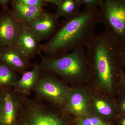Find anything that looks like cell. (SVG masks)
<instances>
[{
	"mask_svg": "<svg viewBox=\"0 0 125 125\" xmlns=\"http://www.w3.org/2000/svg\"><path fill=\"white\" fill-rule=\"evenodd\" d=\"M20 78L14 71L0 62V87L13 88Z\"/></svg>",
	"mask_w": 125,
	"mask_h": 125,
	"instance_id": "cell-17",
	"label": "cell"
},
{
	"mask_svg": "<svg viewBox=\"0 0 125 125\" xmlns=\"http://www.w3.org/2000/svg\"><path fill=\"white\" fill-rule=\"evenodd\" d=\"M59 18L55 14L44 10L38 17L24 24L42 41L50 39L58 26Z\"/></svg>",
	"mask_w": 125,
	"mask_h": 125,
	"instance_id": "cell-9",
	"label": "cell"
},
{
	"mask_svg": "<svg viewBox=\"0 0 125 125\" xmlns=\"http://www.w3.org/2000/svg\"><path fill=\"white\" fill-rule=\"evenodd\" d=\"M19 1L24 4L30 6L43 9L47 4L45 0H19Z\"/></svg>",
	"mask_w": 125,
	"mask_h": 125,
	"instance_id": "cell-19",
	"label": "cell"
},
{
	"mask_svg": "<svg viewBox=\"0 0 125 125\" xmlns=\"http://www.w3.org/2000/svg\"><path fill=\"white\" fill-rule=\"evenodd\" d=\"M99 23L121 46L125 45V0H102Z\"/></svg>",
	"mask_w": 125,
	"mask_h": 125,
	"instance_id": "cell-5",
	"label": "cell"
},
{
	"mask_svg": "<svg viewBox=\"0 0 125 125\" xmlns=\"http://www.w3.org/2000/svg\"><path fill=\"white\" fill-rule=\"evenodd\" d=\"M24 25L15 19L8 6L2 7L0 11V49L16 47Z\"/></svg>",
	"mask_w": 125,
	"mask_h": 125,
	"instance_id": "cell-8",
	"label": "cell"
},
{
	"mask_svg": "<svg viewBox=\"0 0 125 125\" xmlns=\"http://www.w3.org/2000/svg\"><path fill=\"white\" fill-rule=\"evenodd\" d=\"M70 89L55 74L42 72L33 91L38 100L63 110Z\"/></svg>",
	"mask_w": 125,
	"mask_h": 125,
	"instance_id": "cell-6",
	"label": "cell"
},
{
	"mask_svg": "<svg viewBox=\"0 0 125 125\" xmlns=\"http://www.w3.org/2000/svg\"><path fill=\"white\" fill-rule=\"evenodd\" d=\"M38 64L42 72L59 75L64 80L72 81L85 78L89 73V64L84 48L75 49L60 57L45 58Z\"/></svg>",
	"mask_w": 125,
	"mask_h": 125,
	"instance_id": "cell-3",
	"label": "cell"
},
{
	"mask_svg": "<svg viewBox=\"0 0 125 125\" xmlns=\"http://www.w3.org/2000/svg\"><path fill=\"white\" fill-rule=\"evenodd\" d=\"M121 94L116 103L119 115H125V93Z\"/></svg>",
	"mask_w": 125,
	"mask_h": 125,
	"instance_id": "cell-20",
	"label": "cell"
},
{
	"mask_svg": "<svg viewBox=\"0 0 125 125\" xmlns=\"http://www.w3.org/2000/svg\"><path fill=\"white\" fill-rule=\"evenodd\" d=\"M11 14L19 22L25 24L37 18L44 10L24 4L19 0H11L10 2Z\"/></svg>",
	"mask_w": 125,
	"mask_h": 125,
	"instance_id": "cell-14",
	"label": "cell"
},
{
	"mask_svg": "<svg viewBox=\"0 0 125 125\" xmlns=\"http://www.w3.org/2000/svg\"><path fill=\"white\" fill-rule=\"evenodd\" d=\"M99 15V8H85L76 16L65 19L49 41L41 44L40 54L44 53L45 58H56L86 47L95 36Z\"/></svg>",
	"mask_w": 125,
	"mask_h": 125,
	"instance_id": "cell-1",
	"label": "cell"
},
{
	"mask_svg": "<svg viewBox=\"0 0 125 125\" xmlns=\"http://www.w3.org/2000/svg\"><path fill=\"white\" fill-rule=\"evenodd\" d=\"M86 48L94 76L103 88L113 92L124 72L121 45L105 31L95 35Z\"/></svg>",
	"mask_w": 125,
	"mask_h": 125,
	"instance_id": "cell-2",
	"label": "cell"
},
{
	"mask_svg": "<svg viewBox=\"0 0 125 125\" xmlns=\"http://www.w3.org/2000/svg\"><path fill=\"white\" fill-rule=\"evenodd\" d=\"M24 96L12 88L0 87V125H17Z\"/></svg>",
	"mask_w": 125,
	"mask_h": 125,
	"instance_id": "cell-7",
	"label": "cell"
},
{
	"mask_svg": "<svg viewBox=\"0 0 125 125\" xmlns=\"http://www.w3.org/2000/svg\"><path fill=\"white\" fill-rule=\"evenodd\" d=\"M89 98L83 92L71 88L63 111L76 118L88 115L90 107Z\"/></svg>",
	"mask_w": 125,
	"mask_h": 125,
	"instance_id": "cell-11",
	"label": "cell"
},
{
	"mask_svg": "<svg viewBox=\"0 0 125 125\" xmlns=\"http://www.w3.org/2000/svg\"><path fill=\"white\" fill-rule=\"evenodd\" d=\"M96 110L100 115L106 120L116 119L119 115L116 103L97 99L94 101Z\"/></svg>",
	"mask_w": 125,
	"mask_h": 125,
	"instance_id": "cell-16",
	"label": "cell"
},
{
	"mask_svg": "<svg viewBox=\"0 0 125 125\" xmlns=\"http://www.w3.org/2000/svg\"><path fill=\"white\" fill-rule=\"evenodd\" d=\"M119 85L122 89V93H125V72H123V74L121 78Z\"/></svg>",
	"mask_w": 125,
	"mask_h": 125,
	"instance_id": "cell-22",
	"label": "cell"
},
{
	"mask_svg": "<svg viewBox=\"0 0 125 125\" xmlns=\"http://www.w3.org/2000/svg\"><path fill=\"white\" fill-rule=\"evenodd\" d=\"M82 4L80 0H61L58 5L55 14L58 18L65 19L73 18L81 12Z\"/></svg>",
	"mask_w": 125,
	"mask_h": 125,
	"instance_id": "cell-15",
	"label": "cell"
},
{
	"mask_svg": "<svg viewBox=\"0 0 125 125\" xmlns=\"http://www.w3.org/2000/svg\"><path fill=\"white\" fill-rule=\"evenodd\" d=\"M122 56L124 67H125V45L122 46Z\"/></svg>",
	"mask_w": 125,
	"mask_h": 125,
	"instance_id": "cell-24",
	"label": "cell"
},
{
	"mask_svg": "<svg viewBox=\"0 0 125 125\" xmlns=\"http://www.w3.org/2000/svg\"><path fill=\"white\" fill-rule=\"evenodd\" d=\"M31 60L16 47H5L0 49V62L22 75L31 66Z\"/></svg>",
	"mask_w": 125,
	"mask_h": 125,
	"instance_id": "cell-10",
	"label": "cell"
},
{
	"mask_svg": "<svg viewBox=\"0 0 125 125\" xmlns=\"http://www.w3.org/2000/svg\"><path fill=\"white\" fill-rule=\"evenodd\" d=\"M41 40L24 24L16 42V47L31 60L40 54Z\"/></svg>",
	"mask_w": 125,
	"mask_h": 125,
	"instance_id": "cell-12",
	"label": "cell"
},
{
	"mask_svg": "<svg viewBox=\"0 0 125 125\" xmlns=\"http://www.w3.org/2000/svg\"><path fill=\"white\" fill-rule=\"evenodd\" d=\"M41 72L38 64L34 65L32 69L27 71L21 75L12 88L13 90L21 95H28L37 83Z\"/></svg>",
	"mask_w": 125,
	"mask_h": 125,
	"instance_id": "cell-13",
	"label": "cell"
},
{
	"mask_svg": "<svg viewBox=\"0 0 125 125\" xmlns=\"http://www.w3.org/2000/svg\"><path fill=\"white\" fill-rule=\"evenodd\" d=\"M52 106L25 96L18 114L17 125H73L65 114H59Z\"/></svg>",
	"mask_w": 125,
	"mask_h": 125,
	"instance_id": "cell-4",
	"label": "cell"
},
{
	"mask_svg": "<svg viewBox=\"0 0 125 125\" xmlns=\"http://www.w3.org/2000/svg\"><path fill=\"white\" fill-rule=\"evenodd\" d=\"M45 1L47 3H50L57 6L60 2L61 0H45Z\"/></svg>",
	"mask_w": 125,
	"mask_h": 125,
	"instance_id": "cell-25",
	"label": "cell"
},
{
	"mask_svg": "<svg viewBox=\"0 0 125 125\" xmlns=\"http://www.w3.org/2000/svg\"><path fill=\"white\" fill-rule=\"evenodd\" d=\"M73 125H113L111 122L95 116H87L76 118Z\"/></svg>",
	"mask_w": 125,
	"mask_h": 125,
	"instance_id": "cell-18",
	"label": "cell"
},
{
	"mask_svg": "<svg viewBox=\"0 0 125 125\" xmlns=\"http://www.w3.org/2000/svg\"><path fill=\"white\" fill-rule=\"evenodd\" d=\"M80 1L82 5H85V8L96 9L100 7L102 0H80Z\"/></svg>",
	"mask_w": 125,
	"mask_h": 125,
	"instance_id": "cell-21",
	"label": "cell"
},
{
	"mask_svg": "<svg viewBox=\"0 0 125 125\" xmlns=\"http://www.w3.org/2000/svg\"><path fill=\"white\" fill-rule=\"evenodd\" d=\"M116 119L118 125H125V115H120Z\"/></svg>",
	"mask_w": 125,
	"mask_h": 125,
	"instance_id": "cell-23",
	"label": "cell"
},
{
	"mask_svg": "<svg viewBox=\"0 0 125 125\" xmlns=\"http://www.w3.org/2000/svg\"><path fill=\"white\" fill-rule=\"evenodd\" d=\"M10 1V0H0V6L4 7L7 6Z\"/></svg>",
	"mask_w": 125,
	"mask_h": 125,
	"instance_id": "cell-26",
	"label": "cell"
}]
</instances>
